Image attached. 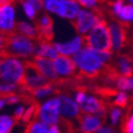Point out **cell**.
Masks as SVG:
<instances>
[{"label":"cell","mask_w":133,"mask_h":133,"mask_svg":"<svg viewBox=\"0 0 133 133\" xmlns=\"http://www.w3.org/2000/svg\"><path fill=\"white\" fill-rule=\"evenodd\" d=\"M93 12H94L93 14L95 16V24L88 36L81 37L82 44L85 46L84 49L111 53L112 42L109 34V28L107 27V22L104 18L105 10L94 6Z\"/></svg>","instance_id":"1"},{"label":"cell","mask_w":133,"mask_h":133,"mask_svg":"<svg viewBox=\"0 0 133 133\" xmlns=\"http://www.w3.org/2000/svg\"><path fill=\"white\" fill-rule=\"evenodd\" d=\"M3 39V45L0 51V58L8 57H28L36 51V44L30 39L26 38L13 29L11 31L0 30Z\"/></svg>","instance_id":"2"},{"label":"cell","mask_w":133,"mask_h":133,"mask_svg":"<svg viewBox=\"0 0 133 133\" xmlns=\"http://www.w3.org/2000/svg\"><path fill=\"white\" fill-rule=\"evenodd\" d=\"M74 62L80 68L79 74L75 75V78L81 83L101 77L105 67L101 59L97 58L88 49H80L75 53Z\"/></svg>","instance_id":"3"},{"label":"cell","mask_w":133,"mask_h":133,"mask_svg":"<svg viewBox=\"0 0 133 133\" xmlns=\"http://www.w3.org/2000/svg\"><path fill=\"white\" fill-rule=\"evenodd\" d=\"M0 79L9 82V84H16L18 87H23L25 81V70L22 62L15 58L5 59L2 69L0 70Z\"/></svg>","instance_id":"4"},{"label":"cell","mask_w":133,"mask_h":133,"mask_svg":"<svg viewBox=\"0 0 133 133\" xmlns=\"http://www.w3.org/2000/svg\"><path fill=\"white\" fill-rule=\"evenodd\" d=\"M35 22L36 34H37V42L39 44L51 43L54 32H53V19L49 14H44Z\"/></svg>","instance_id":"5"},{"label":"cell","mask_w":133,"mask_h":133,"mask_svg":"<svg viewBox=\"0 0 133 133\" xmlns=\"http://www.w3.org/2000/svg\"><path fill=\"white\" fill-rule=\"evenodd\" d=\"M128 28L129 24L127 22L117 21L109 25V34L112 42V49L119 51L124 48L128 43Z\"/></svg>","instance_id":"6"},{"label":"cell","mask_w":133,"mask_h":133,"mask_svg":"<svg viewBox=\"0 0 133 133\" xmlns=\"http://www.w3.org/2000/svg\"><path fill=\"white\" fill-rule=\"evenodd\" d=\"M59 97H55L49 99L46 103L42 105L39 114V119L42 123L52 124L55 125L56 122H58V110H59Z\"/></svg>","instance_id":"7"},{"label":"cell","mask_w":133,"mask_h":133,"mask_svg":"<svg viewBox=\"0 0 133 133\" xmlns=\"http://www.w3.org/2000/svg\"><path fill=\"white\" fill-rule=\"evenodd\" d=\"M59 112L62 115V118L64 119H67V120L71 121L72 119H76L80 114V108L79 106L77 105V103L75 101L68 96V95H65L62 94L59 96Z\"/></svg>","instance_id":"8"},{"label":"cell","mask_w":133,"mask_h":133,"mask_svg":"<svg viewBox=\"0 0 133 133\" xmlns=\"http://www.w3.org/2000/svg\"><path fill=\"white\" fill-rule=\"evenodd\" d=\"M70 23L78 34H85L92 26H94L95 16L89 11L79 10L77 18L75 21H70Z\"/></svg>","instance_id":"9"},{"label":"cell","mask_w":133,"mask_h":133,"mask_svg":"<svg viewBox=\"0 0 133 133\" xmlns=\"http://www.w3.org/2000/svg\"><path fill=\"white\" fill-rule=\"evenodd\" d=\"M80 133H94L101 129L102 123H104L97 116H92L89 114H79L77 118Z\"/></svg>","instance_id":"10"},{"label":"cell","mask_w":133,"mask_h":133,"mask_svg":"<svg viewBox=\"0 0 133 133\" xmlns=\"http://www.w3.org/2000/svg\"><path fill=\"white\" fill-rule=\"evenodd\" d=\"M32 62L37 65V67L40 69L42 75L48 79V80H50L53 83L58 80L57 74H56V71L54 69V64H53V62L51 61V59L35 55L34 58H32Z\"/></svg>","instance_id":"11"},{"label":"cell","mask_w":133,"mask_h":133,"mask_svg":"<svg viewBox=\"0 0 133 133\" xmlns=\"http://www.w3.org/2000/svg\"><path fill=\"white\" fill-rule=\"evenodd\" d=\"M54 69L56 71V74L61 76H74L76 72V63L74 62V59H71L68 56H57L54 59Z\"/></svg>","instance_id":"12"},{"label":"cell","mask_w":133,"mask_h":133,"mask_svg":"<svg viewBox=\"0 0 133 133\" xmlns=\"http://www.w3.org/2000/svg\"><path fill=\"white\" fill-rule=\"evenodd\" d=\"M14 2L0 8V29L3 31H11L14 29Z\"/></svg>","instance_id":"13"},{"label":"cell","mask_w":133,"mask_h":133,"mask_svg":"<svg viewBox=\"0 0 133 133\" xmlns=\"http://www.w3.org/2000/svg\"><path fill=\"white\" fill-rule=\"evenodd\" d=\"M107 108V104L101 98H96L94 96H85L84 101L80 104V109L83 114H93V112L101 111Z\"/></svg>","instance_id":"14"},{"label":"cell","mask_w":133,"mask_h":133,"mask_svg":"<svg viewBox=\"0 0 133 133\" xmlns=\"http://www.w3.org/2000/svg\"><path fill=\"white\" fill-rule=\"evenodd\" d=\"M82 45V39L81 37H76L74 40H71L69 42L66 43H54L53 46L56 52L61 53V55H70V54H75L79 50H80Z\"/></svg>","instance_id":"15"},{"label":"cell","mask_w":133,"mask_h":133,"mask_svg":"<svg viewBox=\"0 0 133 133\" xmlns=\"http://www.w3.org/2000/svg\"><path fill=\"white\" fill-rule=\"evenodd\" d=\"M133 61L129 55H119L118 56V67L117 70L119 71V74H121L123 77H132L133 76V65H132Z\"/></svg>","instance_id":"16"},{"label":"cell","mask_w":133,"mask_h":133,"mask_svg":"<svg viewBox=\"0 0 133 133\" xmlns=\"http://www.w3.org/2000/svg\"><path fill=\"white\" fill-rule=\"evenodd\" d=\"M14 30L17 32V34L22 35L26 38L30 39V40H37V34H36V30L35 28H32L31 26L27 23H24V22H18L15 27Z\"/></svg>","instance_id":"17"},{"label":"cell","mask_w":133,"mask_h":133,"mask_svg":"<svg viewBox=\"0 0 133 133\" xmlns=\"http://www.w3.org/2000/svg\"><path fill=\"white\" fill-rule=\"evenodd\" d=\"M36 53H37V56L45 57V58H49V59H55L57 57V52L55 51L52 43L39 44Z\"/></svg>","instance_id":"18"},{"label":"cell","mask_w":133,"mask_h":133,"mask_svg":"<svg viewBox=\"0 0 133 133\" xmlns=\"http://www.w3.org/2000/svg\"><path fill=\"white\" fill-rule=\"evenodd\" d=\"M66 1H57V0H48L44 1V8L53 13H56L59 16L64 17Z\"/></svg>","instance_id":"19"},{"label":"cell","mask_w":133,"mask_h":133,"mask_svg":"<svg viewBox=\"0 0 133 133\" xmlns=\"http://www.w3.org/2000/svg\"><path fill=\"white\" fill-rule=\"evenodd\" d=\"M21 91V88L16 84H1L0 83V98L8 99L12 96H16V93Z\"/></svg>","instance_id":"20"},{"label":"cell","mask_w":133,"mask_h":133,"mask_svg":"<svg viewBox=\"0 0 133 133\" xmlns=\"http://www.w3.org/2000/svg\"><path fill=\"white\" fill-rule=\"evenodd\" d=\"M48 132H49V128L45 123L31 121L27 124L24 133H48Z\"/></svg>","instance_id":"21"},{"label":"cell","mask_w":133,"mask_h":133,"mask_svg":"<svg viewBox=\"0 0 133 133\" xmlns=\"http://www.w3.org/2000/svg\"><path fill=\"white\" fill-rule=\"evenodd\" d=\"M0 123H1L0 133H10L13 124H14V121L12 118L8 116H0Z\"/></svg>","instance_id":"22"},{"label":"cell","mask_w":133,"mask_h":133,"mask_svg":"<svg viewBox=\"0 0 133 133\" xmlns=\"http://www.w3.org/2000/svg\"><path fill=\"white\" fill-rule=\"evenodd\" d=\"M128 101L129 97L128 95L125 94L124 92H119L117 94V97L115 98L114 101V106H117V107H121V108H125L128 106Z\"/></svg>","instance_id":"23"},{"label":"cell","mask_w":133,"mask_h":133,"mask_svg":"<svg viewBox=\"0 0 133 133\" xmlns=\"http://www.w3.org/2000/svg\"><path fill=\"white\" fill-rule=\"evenodd\" d=\"M119 16H120L121 19H124L125 22L132 21L133 19V5H131V4L124 5L121 12L119 13Z\"/></svg>","instance_id":"24"},{"label":"cell","mask_w":133,"mask_h":133,"mask_svg":"<svg viewBox=\"0 0 133 133\" xmlns=\"http://www.w3.org/2000/svg\"><path fill=\"white\" fill-rule=\"evenodd\" d=\"M121 129L123 133H133V116L129 118V112L123 118Z\"/></svg>","instance_id":"25"},{"label":"cell","mask_w":133,"mask_h":133,"mask_svg":"<svg viewBox=\"0 0 133 133\" xmlns=\"http://www.w3.org/2000/svg\"><path fill=\"white\" fill-rule=\"evenodd\" d=\"M116 83H117L118 89H120V90H129L130 89V81H129V79L123 77V76L119 77L117 79Z\"/></svg>","instance_id":"26"},{"label":"cell","mask_w":133,"mask_h":133,"mask_svg":"<svg viewBox=\"0 0 133 133\" xmlns=\"http://www.w3.org/2000/svg\"><path fill=\"white\" fill-rule=\"evenodd\" d=\"M23 8H24V11H25V13H26V15H27L30 19H34V18H35L36 10L34 9V6H32L28 1L23 2Z\"/></svg>","instance_id":"27"},{"label":"cell","mask_w":133,"mask_h":133,"mask_svg":"<svg viewBox=\"0 0 133 133\" xmlns=\"http://www.w3.org/2000/svg\"><path fill=\"white\" fill-rule=\"evenodd\" d=\"M123 2L122 1H117V2H107L108 5L112 6V12L115 13L116 15H119V13L121 12L122 8H123Z\"/></svg>","instance_id":"28"},{"label":"cell","mask_w":133,"mask_h":133,"mask_svg":"<svg viewBox=\"0 0 133 133\" xmlns=\"http://www.w3.org/2000/svg\"><path fill=\"white\" fill-rule=\"evenodd\" d=\"M23 115H24V107H18L16 110H15V112H14V115H13V121H14V123H18L19 121L22 120V117H23Z\"/></svg>","instance_id":"29"},{"label":"cell","mask_w":133,"mask_h":133,"mask_svg":"<svg viewBox=\"0 0 133 133\" xmlns=\"http://www.w3.org/2000/svg\"><path fill=\"white\" fill-rule=\"evenodd\" d=\"M121 116V110L119 108H112L111 111H110V118H111V122L116 124L119 117Z\"/></svg>","instance_id":"30"},{"label":"cell","mask_w":133,"mask_h":133,"mask_svg":"<svg viewBox=\"0 0 133 133\" xmlns=\"http://www.w3.org/2000/svg\"><path fill=\"white\" fill-rule=\"evenodd\" d=\"M79 4H81L82 6H88V8H94L96 6V1H89V0H80L78 2Z\"/></svg>","instance_id":"31"},{"label":"cell","mask_w":133,"mask_h":133,"mask_svg":"<svg viewBox=\"0 0 133 133\" xmlns=\"http://www.w3.org/2000/svg\"><path fill=\"white\" fill-rule=\"evenodd\" d=\"M36 11H40L43 6H44V2L43 1H28Z\"/></svg>","instance_id":"32"},{"label":"cell","mask_w":133,"mask_h":133,"mask_svg":"<svg viewBox=\"0 0 133 133\" xmlns=\"http://www.w3.org/2000/svg\"><path fill=\"white\" fill-rule=\"evenodd\" d=\"M85 98V93L84 92H77L76 94V102L80 105Z\"/></svg>","instance_id":"33"},{"label":"cell","mask_w":133,"mask_h":133,"mask_svg":"<svg viewBox=\"0 0 133 133\" xmlns=\"http://www.w3.org/2000/svg\"><path fill=\"white\" fill-rule=\"evenodd\" d=\"M96 133H115L114 130L111 128H107V127H104V128H101L96 131Z\"/></svg>","instance_id":"34"},{"label":"cell","mask_w":133,"mask_h":133,"mask_svg":"<svg viewBox=\"0 0 133 133\" xmlns=\"http://www.w3.org/2000/svg\"><path fill=\"white\" fill-rule=\"evenodd\" d=\"M5 101H6V103H8V104H14V103L19 102V97H18V95L12 96V97H10V98H8V99H5Z\"/></svg>","instance_id":"35"},{"label":"cell","mask_w":133,"mask_h":133,"mask_svg":"<svg viewBox=\"0 0 133 133\" xmlns=\"http://www.w3.org/2000/svg\"><path fill=\"white\" fill-rule=\"evenodd\" d=\"M48 133H61V131H59V128L57 125H52V127L49 129Z\"/></svg>","instance_id":"36"},{"label":"cell","mask_w":133,"mask_h":133,"mask_svg":"<svg viewBox=\"0 0 133 133\" xmlns=\"http://www.w3.org/2000/svg\"><path fill=\"white\" fill-rule=\"evenodd\" d=\"M13 1H5V0H0V8H3V6L8 5V4H11Z\"/></svg>","instance_id":"37"},{"label":"cell","mask_w":133,"mask_h":133,"mask_svg":"<svg viewBox=\"0 0 133 133\" xmlns=\"http://www.w3.org/2000/svg\"><path fill=\"white\" fill-rule=\"evenodd\" d=\"M2 45H3V39H2L1 31H0V51H1V49H2Z\"/></svg>","instance_id":"38"},{"label":"cell","mask_w":133,"mask_h":133,"mask_svg":"<svg viewBox=\"0 0 133 133\" xmlns=\"http://www.w3.org/2000/svg\"><path fill=\"white\" fill-rule=\"evenodd\" d=\"M5 103H6V101H5V99H0V108H1L2 106L5 104Z\"/></svg>","instance_id":"39"},{"label":"cell","mask_w":133,"mask_h":133,"mask_svg":"<svg viewBox=\"0 0 133 133\" xmlns=\"http://www.w3.org/2000/svg\"><path fill=\"white\" fill-rule=\"evenodd\" d=\"M129 81H130V89L133 90V79H130Z\"/></svg>","instance_id":"40"},{"label":"cell","mask_w":133,"mask_h":133,"mask_svg":"<svg viewBox=\"0 0 133 133\" xmlns=\"http://www.w3.org/2000/svg\"><path fill=\"white\" fill-rule=\"evenodd\" d=\"M3 63H4V59H2V58H0V70H1V66L3 65Z\"/></svg>","instance_id":"41"},{"label":"cell","mask_w":133,"mask_h":133,"mask_svg":"<svg viewBox=\"0 0 133 133\" xmlns=\"http://www.w3.org/2000/svg\"><path fill=\"white\" fill-rule=\"evenodd\" d=\"M130 2H131V3H133V0H132V1H130Z\"/></svg>","instance_id":"42"}]
</instances>
